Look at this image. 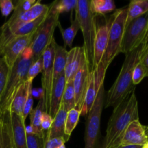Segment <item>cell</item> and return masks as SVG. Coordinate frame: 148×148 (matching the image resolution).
Wrapping results in <instances>:
<instances>
[{
  "instance_id": "cell-19",
  "label": "cell",
  "mask_w": 148,
  "mask_h": 148,
  "mask_svg": "<svg viewBox=\"0 0 148 148\" xmlns=\"http://www.w3.org/2000/svg\"><path fill=\"white\" fill-rule=\"evenodd\" d=\"M32 88H33V82H28L27 81L19 88L12 101L9 111L10 113L17 114L20 116H23L25 103L28 95L29 90Z\"/></svg>"
},
{
  "instance_id": "cell-31",
  "label": "cell",
  "mask_w": 148,
  "mask_h": 148,
  "mask_svg": "<svg viewBox=\"0 0 148 148\" xmlns=\"http://www.w3.org/2000/svg\"><path fill=\"white\" fill-rule=\"evenodd\" d=\"M43 69V58L42 56L33 62L30 66L27 75V82H33V79L39 73H41Z\"/></svg>"
},
{
  "instance_id": "cell-47",
  "label": "cell",
  "mask_w": 148,
  "mask_h": 148,
  "mask_svg": "<svg viewBox=\"0 0 148 148\" xmlns=\"http://www.w3.org/2000/svg\"></svg>"
},
{
  "instance_id": "cell-15",
  "label": "cell",
  "mask_w": 148,
  "mask_h": 148,
  "mask_svg": "<svg viewBox=\"0 0 148 148\" xmlns=\"http://www.w3.org/2000/svg\"><path fill=\"white\" fill-rule=\"evenodd\" d=\"M10 127L12 148H27L25 121L23 117L10 113Z\"/></svg>"
},
{
  "instance_id": "cell-34",
  "label": "cell",
  "mask_w": 148,
  "mask_h": 148,
  "mask_svg": "<svg viewBox=\"0 0 148 148\" xmlns=\"http://www.w3.org/2000/svg\"><path fill=\"white\" fill-rule=\"evenodd\" d=\"M14 4L11 0H0V11L1 15L4 17H8L12 12L14 11Z\"/></svg>"
},
{
  "instance_id": "cell-36",
  "label": "cell",
  "mask_w": 148,
  "mask_h": 148,
  "mask_svg": "<svg viewBox=\"0 0 148 148\" xmlns=\"http://www.w3.org/2000/svg\"><path fill=\"white\" fill-rule=\"evenodd\" d=\"M66 140L64 137H55V138L45 140L44 148H59L62 145H64Z\"/></svg>"
},
{
  "instance_id": "cell-25",
  "label": "cell",
  "mask_w": 148,
  "mask_h": 148,
  "mask_svg": "<svg viewBox=\"0 0 148 148\" xmlns=\"http://www.w3.org/2000/svg\"><path fill=\"white\" fill-rule=\"evenodd\" d=\"M61 105L66 112L75 108V94L73 82L66 83Z\"/></svg>"
},
{
  "instance_id": "cell-10",
  "label": "cell",
  "mask_w": 148,
  "mask_h": 148,
  "mask_svg": "<svg viewBox=\"0 0 148 148\" xmlns=\"http://www.w3.org/2000/svg\"><path fill=\"white\" fill-rule=\"evenodd\" d=\"M33 34L17 38L6 45L3 49L1 56L5 59L10 69L12 67L25 49L30 46L33 40Z\"/></svg>"
},
{
  "instance_id": "cell-40",
  "label": "cell",
  "mask_w": 148,
  "mask_h": 148,
  "mask_svg": "<svg viewBox=\"0 0 148 148\" xmlns=\"http://www.w3.org/2000/svg\"><path fill=\"white\" fill-rule=\"evenodd\" d=\"M25 130L26 135H30V134H36L35 132V130L33 129V127H32L31 125H25Z\"/></svg>"
},
{
  "instance_id": "cell-2",
  "label": "cell",
  "mask_w": 148,
  "mask_h": 148,
  "mask_svg": "<svg viewBox=\"0 0 148 148\" xmlns=\"http://www.w3.org/2000/svg\"><path fill=\"white\" fill-rule=\"evenodd\" d=\"M127 19V7L115 10L108 34V44L100 64L95 68L97 78L104 81L106 72L117 55L120 53L121 42Z\"/></svg>"
},
{
  "instance_id": "cell-24",
  "label": "cell",
  "mask_w": 148,
  "mask_h": 148,
  "mask_svg": "<svg viewBox=\"0 0 148 148\" xmlns=\"http://www.w3.org/2000/svg\"><path fill=\"white\" fill-rule=\"evenodd\" d=\"M91 8L95 15H105L116 10L113 0H91Z\"/></svg>"
},
{
  "instance_id": "cell-16",
  "label": "cell",
  "mask_w": 148,
  "mask_h": 148,
  "mask_svg": "<svg viewBox=\"0 0 148 148\" xmlns=\"http://www.w3.org/2000/svg\"><path fill=\"white\" fill-rule=\"evenodd\" d=\"M65 85H66V79H65L64 73L61 75L53 83L49 110V114L53 119L56 116L61 106Z\"/></svg>"
},
{
  "instance_id": "cell-43",
  "label": "cell",
  "mask_w": 148,
  "mask_h": 148,
  "mask_svg": "<svg viewBox=\"0 0 148 148\" xmlns=\"http://www.w3.org/2000/svg\"><path fill=\"white\" fill-rule=\"evenodd\" d=\"M148 43V33H147V38H146V40H145V45L147 44Z\"/></svg>"
},
{
  "instance_id": "cell-45",
  "label": "cell",
  "mask_w": 148,
  "mask_h": 148,
  "mask_svg": "<svg viewBox=\"0 0 148 148\" xmlns=\"http://www.w3.org/2000/svg\"><path fill=\"white\" fill-rule=\"evenodd\" d=\"M143 148H148V144L146 145H145L144 147H143Z\"/></svg>"
},
{
  "instance_id": "cell-26",
  "label": "cell",
  "mask_w": 148,
  "mask_h": 148,
  "mask_svg": "<svg viewBox=\"0 0 148 148\" xmlns=\"http://www.w3.org/2000/svg\"><path fill=\"white\" fill-rule=\"evenodd\" d=\"M77 0H56L49 5L50 11L60 15L64 12H69L75 10Z\"/></svg>"
},
{
  "instance_id": "cell-46",
  "label": "cell",
  "mask_w": 148,
  "mask_h": 148,
  "mask_svg": "<svg viewBox=\"0 0 148 148\" xmlns=\"http://www.w3.org/2000/svg\"><path fill=\"white\" fill-rule=\"evenodd\" d=\"M0 101H1V100H0Z\"/></svg>"
},
{
  "instance_id": "cell-20",
  "label": "cell",
  "mask_w": 148,
  "mask_h": 148,
  "mask_svg": "<svg viewBox=\"0 0 148 148\" xmlns=\"http://www.w3.org/2000/svg\"><path fill=\"white\" fill-rule=\"evenodd\" d=\"M68 51L66 48L56 43L53 65V83L61 75L64 73Z\"/></svg>"
},
{
  "instance_id": "cell-3",
  "label": "cell",
  "mask_w": 148,
  "mask_h": 148,
  "mask_svg": "<svg viewBox=\"0 0 148 148\" xmlns=\"http://www.w3.org/2000/svg\"><path fill=\"white\" fill-rule=\"evenodd\" d=\"M75 10V19L78 21L83 36L86 61L90 72L95 70L94 64V43L97 30L96 15L92 12L89 0H77Z\"/></svg>"
},
{
  "instance_id": "cell-27",
  "label": "cell",
  "mask_w": 148,
  "mask_h": 148,
  "mask_svg": "<svg viewBox=\"0 0 148 148\" xmlns=\"http://www.w3.org/2000/svg\"><path fill=\"white\" fill-rule=\"evenodd\" d=\"M81 116V111H78L76 108H73L69 112H67L66 121H65L64 133L66 139L69 140L72 132L76 128L77 125L79 123V117Z\"/></svg>"
},
{
  "instance_id": "cell-14",
  "label": "cell",
  "mask_w": 148,
  "mask_h": 148,
  "mask_svg": "<svg viewBox=\"0 0 148 148\" xmlns=\"http://www.w3.org/2000/svg\"><path fill=\"white\" fill-rule=\"evenodd\" d=\"M85 61H86V57L83 46H76L72 48L70 51H68L64 70L66 83L73 82L75 75L80 69Z\"/></svg>"
},
{
  "instance_id": "cell-13",
  "label": "cell",
  "mask_w": 148,
  "mask_h": 148,
  "mask_svg": "<svg viewBox=\"0 0 148 148\" xmlns=\"http://www.w3.org/2000/svg\"><path fill=\"white\" fill-rule=\"evenodd\" d=\"M147 144H148V137L145 133V126L140 123V120H136L132 121L126 130L120 146H145Z\"/></svg>"
},
{
  "instance_id": "cell-39",
  "label": "cell",
  "mask_w": 148,
  "mask_h": 148,
  "mask_svg": "<svg viewBox=\"0 0 148 148\" xmlns=\"http://www.w3.org/2000/svg\"><path fill=\"white\" fill-rule=\"evenodd\" d=\"M31 94L33 98H36V99L40 100V98L43 97V90L42 88H32L31 90Z\"/></svg>"
},
{
  "instance_id": "cell-38",
  "label": "cell",
  "mask_w": 148,
  "mask_h": 148,
  "mask_svg": "<svg viewBox=\"0 0 148 148\" xmlns=\"http://www.w3.org/2000/svg\"><path fill=\"white\" fill-rule=\"evenodd\" d=\"M140 62L145 67L148 77V43L143 46V50L140 54Z\"/></svg>"
},
{
  "instance_id": "cell-4",
  "label": "cell",
  "mask_w": 148,
  "mask_h": 148,
  "mask_svg": "<svg viewBox=\"0 0 148 148\" xmlns=\"http://www.w3.org/2000/svg\"><path fill=\"white\" fill-rule=\"evenodd\" d=\"M33 51L29 46L10 69L8 82L0 101V113L10 111L12 101L17 90L27 81L29 67L33 62Z\"/></svg>"
},
{
  "instance_id": "cell-33",
  "label": "cell",
  "mask_w": 148,
  "mask_h": 148,
  "mask_svg": "<svg viewBox=\"0 0 148 148\" xmlns=\"http://www.w3.org/2000/svg\"><path fill=\"white\" fill-rule=\"evenodd\" d=\"M37 1L38 0H20L16 1L14 11L20 12L28 11L37 3Z\"/></svg>"
},
{
  "instance_id": "cell-18",
  "label": "cell",
  "mask_w": 148,
  "mask_h": 148,
  "mask_svg": "<svg viewBox=\"0 0 148 148\" xmlns=\"http://www.w3.org/2000/svg\"><path fill=\"white\" fill-rule=\"evenodd\" d=\"M67 112L64 110L62 105L59 107L58 112L53 119V123L51 128L46 132V139L55 138V137H64L66 142L69 140L66 139L64 133L65 121H66Z\"/></svg>"
},
{
  "instance_id": "cell-41",
  "label": "cell",
  "mask_w": 148,
  "mask_h": 148,
  "mask_svg": "<svg viewBox=\"0 0 148 148\" xmlns=\"http://www.w3.org/2000/svg\"><path fill=\"white\" fill-rule=\"evenodd\" d=\"M144 146H139V145H121L117 148H143Z\"/></svg>"
},
{
  "instance_id": "cell-5",
  "label": "cell",
  "mask_w": 148,
  "mask_h": 148,
  "mask_svg": "<svg viewBox=\"0 0 148 148\" xmlns=\"http://www.w3.org/2000/svg\"><path fill=\"white\" fill-rule=\"evenodd\" d=\"M58 25H59V15L49 10L46 20L33 34V40L30 45L33 51V62L41 57L43 52L51 43Z\"/></svg>"
},
{
  "instance_id": "cell-12",
  "label": "cell",
  "mask_w": 148,
  "mask_h": 148,
  "mask_svg": "<svg viewBox=\"0 0 148 148\" xmlns=\"http://www.w3.org/2000/svg\"><path fill=\"white\" fill-rule=\"evenodd\" d=\"M113 20V14L106 19V22L102 25L97 26L96 34L94 43V64L95 69L100 64L108 44V34Z\"/></svg>"
},
{
  "instance_id": "cell-21",
  "label": "cell",
  "mask_w": 148,
  "mask_h": 148,
  "mask_svg": "<svg viewBox=\"0 0 148 148\" xmlns=\"http://www.w3.org/2000/svg\"><path fill=\"white\" fill-rule=\"evenodd\" d=\"M0 148H12L10 111L0 113Z\"/></svg>"
},
{
  "instance_id": "cell-6",
  "label": "cell",
  "mask_w": 148,
  "mask_h": 148,
  "mask_svg": "<svg viewBox=\"0 0 148 148\" xmlns=\"http://www.w3.org/2000/svg\"><path fill=\"white\" fill-rule=\"evenodd\" d=\"M147 33L148 12L126 25L120 53L126 55L141 45H145Z\"/></svg>"
},
{
  "instance_id": "cell-29",
  "label": "cell",
  "mask_w": 148,
  "mask_h": 148,
  "mask_svg": "<svg viewBox=\"0 0 148 148\" xmlns=\"http://www.w3.org/2000/svg\"><path fill=\"white\" fill-rule=\"evenodd\" d=\"M10 73V67L5 59L2 56H0V100L5 90Z\"/></svg>"
},
{
  "instance_id": "cell-42",
  "label": "cell",
  "mask_w": 148,
  "mask_h": 148,
  "mask_svg": "<svg viewBox=\"0 0 148 148\" xmlns=\"http://www.w3.org/2000/svg\"><path fill=\"white\" fill-rule=\"evenodd\" d=\"M145 133L148 137V126H145Z\"/></svg>"
},
{
  "instance_id": "cell-1",
  "label": "cell",
  "mask_w": 148,
  "mask_h": 148,
  "mask_svg": "<svg viewBox=\"0 0 148 148\" xmlns=\"http://www.w3.org/2000/svg\"><path fill=\"white\" fill-rule=\"evenodd\" d=\"M144 45H141L140 47L125 55V59L119 74L107 92L104 103L105 108H114L135 90V85H133L132 82V73L136 65L140 62V54Z\"/></svg>"
},
{
  "instance_id": "cell-44",
  "label": "cell",
  "mask_w": 148,
  "mask_h": 148,
  "mask_svg": "<svg viewBox=\"0 0 148 148\" xmlns=\"http://www.w3.org/2000/svg\"><path fill=\"white\" fill-rule=\"evenodd\" d=\"M59 148H66V147H65V145H61Z\"/></svg>"
},
{
  "instance_id": "cell-8",
  "label": "cell",
  "mask_w": 148,
  "mask_h": 148,
  "mask_svg": "<svg viewBox=\"0 0 148 148\" xmlns=\"http://www.w3.org/2000/svg\"><path fill=\"white\" fill-rule=\"evenodd\" d=\"M56 44V42L55 38H53L42 55L43 69L41 72V88L43 93L45 111L47 113H49L51 94L53 86V65Z\"/></svg>"
},
{
  "instance_id": "cell-11",
  "label": "cell",
  "mask_w": 148,
  "mask_h": 148,
  "mask_svg": "<svg viewBox=\"0 0 148 148\" xmlns=\"http://www.w3.org/2000/svg\"><path fill=\"white\" fill-rule=\"evenodd\" d=\"M90 74V72L88 67V62L87 61H85L74 77L73 85L75 94V108L78 111H82L84 99L89 83Z\"/></svg>"
},
{
  "instance_id": "cell-23",
  "label": "cell",
  "mask_w": 148,
  "mask_h": 148,
  "mask_svg": "<svg viewBox=\"0 0 148 148\" xmlns=\"http://www.w3.org/2000/svg\"><path fill=\"white\" fill-rule=\"evenodd\" d=\"M148 12V0H132L127 6V24Z\"/></svg>"
},
{
  "instance_id": "cell-7",
  "label": "cell",
  "mask_w": 148,
  "mask_h": 148,
  "mask_svg": "<svg viewBox=\"0 0 148 148\" xmlns=\"http://www.w3.org/2000/svg\"><path fill=\"white\" fill-rule=\"evenodd\" d=\"M105 103L104 83L100 87L92 109L88 114L85 134V148H95L101 128V119Z\"/></svg>"
},
{
  "instance_id": "cell-17",
  "label": "cell",
  "mask_w": 148,
  "mask_h": 148,
  "mask_svg": "<svg viewBox=\"0 0 148 148\" xmlns=\"http://www.w3.org/2000/svg\"><path fill=\"white\" fill-rule=\"evenodd\" d=\"M101 85H98V83L97 82L95 70L90 72L89 77V83H88V89H87L83 106H82V111H81V116H88L90 111H91Z\"/></svg>"
},
{
  "instance_id": "cell-35",
  "label": "cell",
  "mask_w": 148,
  "mask_h": 148,
  "mask_svg": "<svg viewBox=\"0 0 148 148\" xmlns=\"http://www.w3.org/2000/svg\"><path fill=\"white\" fill-rule=\"evenodd\" d=\"M32 88H30V90H29L28 95H27V98L26 99L25 103L24 108H23V119L24 121H25L27 117L30 115V112L33 110V98L31 94V90Z\"/></svg>"
},
{
  "instance_id": "cell-22",
  "label": "cell",
  "mask_w": 148,
  "mask_h": 148,
  "mask_svg": "<svg viewBox=\"0 0 148 148\" xmlns=\"http://www.w3.org/2000/svg\"><path fill=\"white\" fill-rule=\"evenodd\" d=\"M44 112L46 111H45V105L43 97L39 100L38 105L36 106V108H33L29 115L30 121V124L33 127L36 134H39V135L46 134V132H43L41 129V119Z\"/></svg>"
},
{
  "instance_id": "cell-28",
  "label": "cell",
  "mask_w": 148,
  "mask_h": 148,
  "mask_svg": "<svg viewBox=\"0 0 148 148\" xmlns=\"http://www.w3.org/2000/svg\"><path fill=\"white\" fill-rule=\"evenodd\" d=\"M79 30H80L79 23L77 19L75 18L74 20L72 21V24L69 27H68L65 30H62V38H63L65 46H68L70 48L72 47L75 36Z\"/></svg>"
},
{
  "instance_id": "cell-30",
  "label": "cell",
  "mask_w": 148,
  "mask_h": 148,
  "mask_svg": "<svg viewBox=\"0 0 148 148\" xmlns=\"http://www.w3.org/2000/svg\"><path fill=\"white\" fill-rule=\"evenodd\" d=\"M46 134H30L26 135V146L27 148H44Z\"/></svg>"
},
{
  "instance_id": "cell-37",
  "label": "cell",
  "mask_w": 148,
  "mask_h": 148,
  "mask_svg": "<svg viewBox=\"0 0 148 148\" xmlns=\"http://www.w3.org/2000/svg\"><path fill=\"white\" fill-rule=\"evenodd\" d=\"M53 123V118L47 112H44L41 119V129L43 132H47L51 127Z\"/></svg>"
},
{
  "instance_id": "cell-9",
  "label": "cell",
  "mask_w": 148,
  "mask_h": 148,
  "mask_svg": "<svg viewBox=\"0 0 148 148\" xmlns=\"http://www.w3.org/2000/svg\"><path fill=\"white\" fill-rule=\"evenodd\" d=\"M49 12V6L42 4L40 0H38L37 3L30 10L23 12L13 11V14L6 23L2 25L4 27L11 30L17 27L24 23H30L37 20L43 14Z\"/></svg>"
},
{
  "instance_id": "cell-32",
  "label": "cell",
  "mask_w": 148,
  "mask_h": 148,
  "mask_svg": "<svg viewBox=\"0 0 148 148\" xmlns=\"http://www.w3.org/2000/svg\"><path fill=\"white\" fill-rule=\"evenodd\" d=\"M145 77H147V70L145 67L139 62L134 67L132 73V82L134 85L140 84Z\"/></svg>"
}]
</instances>
